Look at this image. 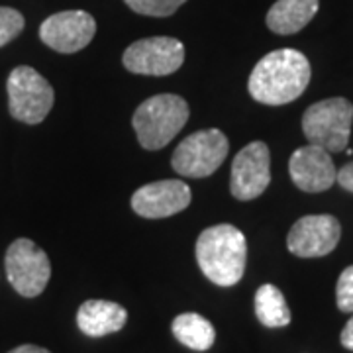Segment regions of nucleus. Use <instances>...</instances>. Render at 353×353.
I'll use <instances>...</instances> for the list:
<instances>
[{"mask_svg":"<svg viewBox=\"0 0 353 353\" xmlns=\"http://www.w3.org/2000/svg\"><path fill=\"white\" fill-rule=\"evenodd\" d=\"M26 20L22 14L8 6H0V48L16 39L24 30Z\"/></svg>","mask_w":353,"mask_h":353,"instance_id":"obj_19","label":"nucleus"},{"mask_svg":"<svg viewBox=\"0 0 353 353\" xmlns=\"http://www.w3.org/2000/svg\"><path fill=\"white\" fill-rule=\"evenodd\" d=\"M255 316L265 328H285L290 324V308L275 285H261L255 292Z\"/></svg>","mask_w":353,"mask_h":353,"instance_id":"obj_17","label":"nucleus"},{"mask_svg":"<svg viewBox=\"0 0 353 353\" xmlns=\"http://www.w3.org/2000/svg\"><path fill=\"white\" fill-rule=\"evenodd\" d=\"M289 173L292 183L304 192L328 190L338 176L330 152L312 143L294 150L289 159Z\"/></svg>","mask_w":353,"mask_h":353,"instance_id":"obj_13","label":"nucleus"},{"mask_svg":"<svg viewBox=\"0 0 353 353\" xmlns=\"http://www.w3.org/2000/svg\"><path fill=\"white\" fill-rule=\"evenodd\" d=\"M336 183H340L341 189H345V190H350V192H353V161H352V163L343 165L340 171H338Z\"/></svg>","mask_w":353,"mask_h":353,"instance_id":"obj_21","label":"nucleus"},{"mask_svg":"<svg viewBox=\"0 0 353 353\" xmlns=\"http://www.w3.org/2000/svg\"><path fill=\"white\" fill-rule=\"evenodd\" d=\"M171 330L175 340L192 352H208L214 345L216 330L212 322H208L204 316L196 312H185L176 316L171 324Z\"/></svg>","mask_w":353,"mask_h":353,"instance_id":"obj_16","label":"nucleus"},{"mask_svg":"<svg viewBox=\"0 0 353 353\" xmlns=\"http://www.w3.org/2000/svg\"><path fill=\"white\" fill-rule=\"evenodd\" d=\"M353 104L347 99H326L314 102L303 116V132L308 143L326 152H341L350 143Z\"/></svg>","mask_w":353,"mask_h":353,"instance_id":"obj_4","label":"nucleus"},{"mask_svg":"<svg viewBox=\"0 0 353 353\" xmlns=\"http://www.w3.org/2000/svg\"><path fill=\"white\" fill-rule=\"evenodd\" d=\"M97 34L94 18L85 10H65L46 18L39 26V39L57 53L85 50Z\"/></svg>","mask_w":353,"mask_h":353,"instance_id":"obj_11","label":"nucleus"},{"mask_svg":"<svg viewBox=\"0 0 353 353\" xmlns=\"http://www.w3.org/2000/svg\"><path fill=\"white\" fill-rule=\"evenodd\" d=\"M6 277L18 294L26 299L39 296L51 277V263L48 253L28 238L10 243L4 257Z\"/></svg>","mask_w":353,"mask_h":353,"instance_id":"obj_7","label":"nucleus"},{"mask_svg":"<svg viewBox=\"0 0 353 353\" xmlns=\"http://www.w3.org/2000/svg\"><path fill=\"white\" fill-rule=\"evenodd\" d=\"M340 238L341 226L336 216H304L290 228L287 236V248L292 255L303 259L324 257L336 250Z\"/></svg>","mask_w":353,"mask_h":353,"instance_id":"obj_10","label":"nucleus"},{"mask_svg":"<svg viewBox=\"0 0 353 353\" xmlns=\"http://www.w3.org/2000/svg\"><path fill=\"white\" fill-rule=\"evenodd\" d=\"M310 61L296 50H275L253 67L248 90L253 101L283 106L296 101L310 83Z\"/></svg>","mask_w":353,"mask_h":353,"instance_id":"obj_1","label":"nucleus"},{"mask_svg":"<svg viewBox=\"0 0 353 353\" xmlns=\"http://www.w3.org/2000/svg\"><path fill=\"white\" fill-rule=\"evenodd\" d=\"M8 110L18 122L41 124L53 108L55 92L50 81L36 69L20 65L8 75Z\"/></svg>","mask_w":353,"mask_h":353,"instance_id":"obj_5","label":"nucleus"},{"mask_svg":"<svg viewBox=\"0 0 353 353\" xmlns=\"http://www.w3.org/2000/svg\"><path fill=\"white\" fill-rule=\"evenodd\" d=\"M320 0H277L267 12V28L279 36H290L310 24Z\"/></svg>","mask_w":353,"mask_h":353,"instance_id":"obj_15","label":"nucleus"},{"mask_svg":"<svg viewBox=\"0 0 353 353\" xmlns=\"http://www.w3.org/2000/svg\"><path fill=\"white\" fill-rule=\"evenodd\" d=\"M336 303L341 312H353V265L341 271L336 285Z\"/></svg>","mask_w":353,"mask_h":353,"instance_id":"obj_20","label":"nucleus"},{"mask_svg":"<svg viewBox=\"0 0 353 353\" xmlns=\"http://www.w3.org/2000/svg\"><path fill=\"white\" fill-rule=\"evenodd\" d=\"M128 310L110 301H87L79 306L77 326L88 338L116 334L126 326Z\"/></svg>","mask_w":353,"mask_h":353,"instance_id":"obj_14","label":"nucleus"},{"mask_svg":"<svg viewBox=\"0 0 353 353\" xmlns=\"http://www.w3.org/2000/svg\"><path fill=\"white\" fill-rule=\"evenodd\" d=\"M230 141L216 128L194 132L183 139L171 157V165L176 175L189 179L210 176L226 161Z\"/></svg>","mask_w":353,"mask_h":353,"instance_id":"obj_6","label":"nucleus"},{"mask_svg":"<svg viewBox=\"0 0 353 353\" xmlns=\"http://www.w3.org/2000/svg\"><path fill=\"white\" fill-rule=\"evenodd\" d=\"M122 63L134 75H173L185 63V46L167 36L138 39L124 51Z\"/></svg>","mask_w":353,"mask_h":353,"instance_id":"obj_8","label":"nucleus"},{"mask_svg":"<svg viewBox=\"0 0 353 353\" xmlns=\"http://www.w3.org/2000/svg\"><path fill=\"white\" fill-rule=\"evenodd\" d=\"M189 104L176 94H155L138 106L132 126L143 150L157 152L171 143L189 120Z\"/></svg>","mask_w":353,"mask_h":353,"instance_id":"obj_3","label":"nucleus"},{"mask_svg":"<svg viewBox=\"0 0 353 353\" xmlns=\"http://www.w3.org/2000/svg\"><path fill=\"white\" fill-rule=\"evenodd\" d=\"M136 14L165 18L175 14L187 0H124Z\"/></svg>","mask_w":353,"mask_h":353,"instance_id":"obj_18","label":"nucleus"},{"mask_svg":"<svg viewBox=\"0 0 353 353\" xmlns=\"http://www.w3.org/2000/svg\"><path fill=\"white\" fill-rule=\"evenodd\" d=\"M8 353H51L50 350H46V347H39V345H32V343H26V345H18V347H14L12 352Z\"/></svg>","mask_w":353,"mask_h":353,"instance_id":"obj_23","label":"nucleus"},{"mask_svg":"<svg viewBox=\"0 0 353 353\" xmlns=\"http://www.w3.org/2000/svg\"><path fill=\"white\" fill-rule=\"evenodd\" d=\"M196 263L204 277L218 287L238 285L245 271L248 241L240 228L218 224L206 228L194 245Z\"/></svg>","mask_w":353,"mask_h":353,"instance_id":"obj_2","label":"nucleus"},{"mask_svg":"<svg viewBox=\"0 0 353 353\" xmlns=\"http://www.w3.org/2000/svg\"><path fill=\"white\" fill-rule=\"evenodd\" d=\"M340 341H341V345H343L345 350L353 352V316L350 318V322L345 324V328L341 330Z\"/></svg>","mask_w":353,"mask_h":353,"instance_id":"obj_22","label":"nucleus"},{"mask_svg":"<svg viewBox=\"0 0 353 353\" xmlns=\"http://www.w3.org/2000/svg\"><path fill=\"white\" fill-rule=\"evenodd\" d=\"M271 183V153L265 141H252L232 161L230 190L238 201L261 196Z\"/></svg>","mask_w":353,"mask_h":353,"instance_id":"obj_9","label":"nucleus"},{"mask_svg":"<svg viewBox=\"0 0 353 353\" xmlns=\"http://www.w3.org/2000/svg\"><path fill=\"white\" fill-rule=\"evenodd\" d=\"M190 201H192V192L185 181L165 179V181H155V183L139 187L132 194L130 204L134 212L141 218L159 220V218H169V216L183 212Z\"/></svg>","mask_w":353,"mask_h":353,"instance_id":"obj_12","label":"nucleus"}]
</instances>
